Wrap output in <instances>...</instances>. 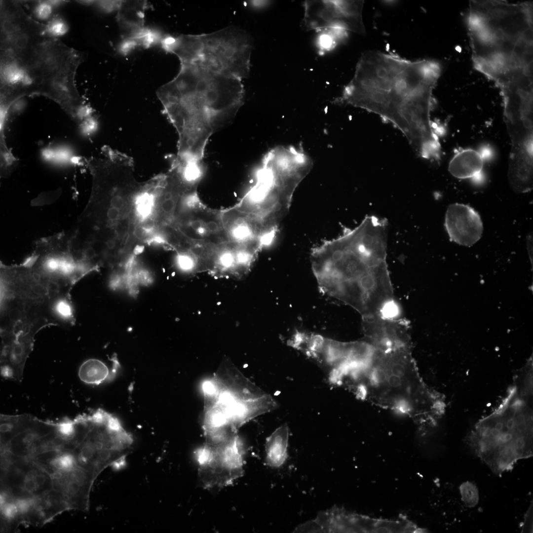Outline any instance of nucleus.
I'll return each mask as SVG.
<instances>
[{"label": "nucleus", "instance_id": "obj_1", "mask_svg": "<svg viewBox=\"0 0 533 533\" xmlns=\"http://www.w3.org/2000/svg\"><path fill=\"white\" fill-rule=\"evenodd\" d=\"M439 62L410 61L392 54H362L353 77L335 104H346L379 115L404 134L418 154L439 160V128L431 119Z\"/></svg>", "mask_w": 533, "mask_h": 533}, {"label": "nucleus", "instance_id": "obj_2", "mask_svg": "<svg viewBox=\"0 0 533 533\" xmlns=\"http://www.w3.org/2000/svg\"><path fill=\"white\" fill-rule=\"evenodd\" d=\"M387 224L366 217L352 229L312 250L313 272L321 291L362 317L381 315L394 302L386 261Z\"/></svg>", "mask_w": 533, "mask_h": 533}, {"label": "nucleus", "instance_id": "obj_3", "mask_svg": "<svg viewBox=\"0 0 533 533\" xmlns=\"http://www.w3.org/2000/svg\"><path fill=\"white\" fill-rule=\"evenodd\" d=\"M533 6L471 0L468 34L475 70L499 88L502 101L533 98Z\"/></svg>", "mask_w": 533, "mask_h": 533}, {"label": "nucleus", "instance_id": "obj_4", "mask_svg": "<svg viewBox=\"0 0 533 533\" xmlns=\"http://www.w3.org/2000/svg\"><path fill=\"white\" fill-rule=\"evenodd\" d=\"M156 94L176 130L174 158L187 165L204 166L210 137L228 123L243 103L242 79L195 63H181L180 71Z\"/></svg>", "mask_w": 533, "mask_h": 533}, {"label": "nucleus", "instance_id": "obj_5", "mask_svg": "<svg viewBox=\"0 0 533 533\" xmlns=\"http://www.w3.org/2000/svg\"><path fill=\"white\" fill-rule=\"evenodd\" d=\"M495 410L479 420L466 439L481 461L499 475L533 455V413L516 387Z\"/></svg>", "mask_w": 533, "mask_h": 533}, {"label": "nucleus", "instance_id": "obj_6", "mask_svg": "<svg viewBox=\"0 0 533 533\" xmlns=\"http://www.w3.org/2000/svg\"><path fill=\"white\" fill-rule=\"evenodd\" d=\"M362 378L366 398L403 414L418 409L429 390L419 377L409 346L383 350L374 346Z\"/></svg>", "mask_w": 533, "mask_h": 533}, {"label": "nucleus", "instance_id": "obj_7", "mask_svg": "<svg viewBox=\"0 0 533 533\" xmlns=\"http://www.w3.org/2000/svg\"><path fill=\"white\" fill-rule=\"evenodd\" d=\"M252 49L248 34L233 26L209 34H182L176 37L173 46L181 63H196L241 79L249 76Z\"/></svg>", "mask_w": 533, "mask_h": 533}, {"label": "nucleus", "instance_id": "obj_8", "mask_svg": "<svg viewBox=\"0 0 533 533\" xmlns=\"http://www.w3.org/2000/svg\"><path fill=\"white\" fill-rule=\"evenodd\" d=\"M78 464L96 478L107 467L120 469L132 445V435L115 416L102 409L80 415Z\"/></svg>", "mask_w": 533, "mask_h": 533}, {"label": "nucleus", "instance_id": "obj_9", "mask_svg": "<svg viewBox=\"0 0 533 533\" xmlns=\"http://www.w3.org/2000/svg\"><path fill=\"white\" fill-rule=\"evenodd\" d=\"M245 449L237 434L217 446L205 443L194 452L201 483L205 488H222L243 475Z\"/></svg>", "mask_w": 533, "mask_h": 533}, {"label": "nucleus", "instance_id": "obj_10", "mask_svg": "<svg viewBox=\"0 0 533 533\" xmlns=\"http://www.w3.org/2000/svg\"><path fill=\"white\" fill-rule=\"evenodd\" d=\"M53 489L50 475L33 461L0 451V491L19 499L38 496Z\"/></svg>", "mask_w": 533, "mask_h": 533}, {"label": "nucleus", "instance_id": "obj_11", "mask_svg": "<svg viewBox=\"0 0 533 533\" xmlns=\"http://www.w3.org/2000/svg\"><path fill=\"white\" fill-rule=\"evenodd\" d=\"M363 0H308L304 2L302 21L305 30L335 29L365 34L362 18Z\"/></svg>", "mask_w": 533, "mask_h": 533}, {"label": "nucleus", "instance_id": "obj_12", "mask_svg": "<svg viewBox=\"0 0 533 533\" xmlns=\"http://www.w3.org/2000/svg\"><path fill=\"white\" fill-rule=\"evenodd\" d=\"M53 488L61 494L71 510L88 511L90 494L96 478L78 464L63 472L49 475Z\"/></svg>", "mask_w": 533, "mask_h": 533}, {"label": "nucleus", "instance_id": "obj_13", "mask_svg": "<svg viewBox=\"0 0 533 533\" xmlns=\"http://www.w3.org/2000/svg\"><path fill=\"white\" fill-rule=\"evenodd\" d=\"M366 341L381 349L411 346L408 324L403 320L381 315L362 318Z\"/></svg>", "mask_w": 533, "mask_h": 533}, {"label": "nucleus", "instance_id": "obj_14", "mask_svg": "<svg viewBox=\"0 0 533 533\" xmlns=\"http://www.w3.org/2000/svg\"><path fill=\"white\" fill-rule=\"evenodd\" d=\"M445 226L451 241L471 246L481 237L483 226L479 214L469 205H450L446 211Z\"/></svg>", "mask_w": 533, "mask_h": 533}, {"label": "nucleus", "instance_id": "obj_15", "mask_svg": "<svg viewBox=\"0 0 533 533\" xmlns=\"http://www.w3.org/2000/svg\"><path fill=\"white\" fill-rule=\"evenodd\" d=\"M220 390L229 392L236 402L262 397L264 390L246 378L228 358H225L213 377Z\"/></svg>", "mask_w": 533, "mask_h": 533}, {"label": "nucleus", "instance_id": "obj_16", "mask_svg": "<svg viewBox=\"0 0 533 533\" xmlns=\"http://www.w3.org/2000/svg\"><path fill=\"white\" fill-rule=\"evenodd\" d=\"M71 510L60 493L53 489L31 499L27 511L18 520V525L41 527L57 515Z\"/></svg>", "mask_w": 533, "mask_h": 533}, {"label": "nucleus", "instance_id": "obj_17", "mask_svg": "<svg viewBox=\"0 0 533 533\" xmlns=\"http://www.w3.org/2000/svg\"><path fill=\"white\" fill-rule=\"evenodd\" d=\"M222 222L229 242L236 245L257 244L260 246L261 231L249 215L234 206L222 210Z\"/></svg>", "mask_w": 533, "mask_h": 533}, {"label": "nucleus", "instance_id": "obj_18", "mask_svg": "<svg viewBox=\"0 0 533 533\" xmlns=\"http://www.w3.org/2000/svg\"><path fill=\"white\" fill-rule=\"evenodd\" d=\"M491 151L488 147L479 150L459 149L450 160L448 170L454 177L460 179H469L475 183L484 179V166Z\"/></svg>", "mask_w": 533, "mask_h": 533}, {"label": "nucleus", "instance_id": "obj_19", "mask_svg": "<svg viewBox=\"0 0 533 533\" xmlns=\"http://www.w3.org/2000/svg\"><path fill=\"white\" fill-rule=\"evenodd\" d=\"M277 407V401L267 394L258 399L237 401L226 410L232 427L237 432L238 429L248 421L271 412Z\"/></svg>", "mask_w": 533, "mask_h": 533}, {"label": "nucleus", "instance_id": "obj_20", "mask_svg": "<svg viewBox=\"0 0 533 533\" xmlns=\"http://www.w3.org/2000/svg\"><path fill=\"white\" fill-rule=\"evenodd\" d=\"M207 272L217 278H240L236 262L235 245L229 241L217 244Z\"/></svg>", "mask_w": 533, "mask_h": 533}, {"label": "nucleus", "instance_id": "obj_21", "mask_svg": "<svg viewBox=\"0 0 533 533\" xmlns=\"http://www.w3.org/2000/svg\"><path fill=\"white\" fill-rule=\"evenodd\" d=\"M289 427L283 424L276 429L266 441L265 450L266 464L272 467L283 465L288 457Z\"/></svg>", "mask_w": 533, "mask_h": 533}, {"label": "nucleus", "instance_id": "obj_22", "mask_svg": "<svg viewBox=\"0 0 533 533\" xmlns=\"http://www.w3.org/2000/svg\"><path fill=\"white\" fill-rule=\"evenodd\" d=\"M148 6L145 1H121L118 6L117 19L121 27L141 31L144 25V12Z\"/></svg>", "mask_w": 533, "mask_h": 533}, {"label": "nucleus", "instance_id": "obj_23", "mask_svg": "<svg viewBox=\"0 0 533 533\" xmlns=\"http://www.w3.org/2000/svg\"><path fill=\"white\" fill-rule=\"evenodd\" d=\"M78 375L80 380L86 383L98 384L109 380L114 372L101 361L90 359L81 364Z\"/></svg>", "mask_w": 533, "mask_h": 533}, {"label": "nucleus", "instance_id": "obj_24", "mask_svg": "<svg viewBox=\"0 0 533 533\" xmlns=\"http://www.w3.org/2000/svg\"><path fill=\"white\" fill-rule=\"evenodd\" d=\"M69 31V25L65 19L55 14L43 25L42 34L49 38L58 39L64 36Z\"/></svg>", "mask_w": 533, "mask_h": 533}, {"label": "nucleus", "instance_id": "obj_25", "mask_svg": "<svg viewBox=\"0 0 533 533\" xmlns=\"http://www.w3.org/2000/svg\"><path fill=\"white\" fill-rule=\"evenodd\" d=\"M56 10L49 0L34 1L31 8L32 13L34 18L45 23L56 14Z\"/></svg>", "mask_w": 533, "mask_h": 533}, {"label": "nucleus", "instance_id": "obj_26", "mask_svg": "<svg viewBox=\"0 0 533 533\" xmlns=\"http://www.w3.org/2000/svg\"><path fill=\"white\" fill-rule=\"evenodd\" d=\"M461 500L468 507H475L479 499V491L476 485L470 481L462 483L459 488Z\"/></svg>", "mask_w": 533, "mask_h": 533}, {"label": "nucleus", "instance_id": "obj_27", "mask_svg": "<svg viewBox=\"0 0 533 533\" xmlns=\"http://www.w3.org/2000/svg\"><path fill=\"white\" fill-rule=\"evenodd\" d=\"M202 387L204 397V410H206L217 403L219 388L213 377L205 381Z\"/></svg>", "mask_w": 533, "mask_h": 533}, {"label": "nucleus", "instance_id": "obj_28", "mask_svg": "<svg viewBox=\"0 0 533 533\" xmlns=\"http://www.w3.org/2000/svg\"><path fill=\"white\" fill-rule=\"evenodd\" d=\"M176 263L181 270L186 272H197L195 257L188 250L177 252Z\"/></svg>", "mask_w": 533, "mask_h": 533}, {"label": "nucleus", "instance_id": "obj_29", "mask_svg": "<svg viewBox=\"0 0 533 533\" xmlns=\"http://www.w3.org/2000/svg\"><path fill=\"white\" fill-rule=\"evenodd\" d=\"M54 309L58 315L62 318L68 319L73 316L71 306L65 300L57 302Z\"/></svg>", "mask_w": 533, "mask_h": 533}, {"label": "nucleus", "instance_id": "obj_30", "mask_svg": "<svg viewBox=\"0 0 533 533\" xmlns=\"http://www.w3.org/2000/svg\"><path fill=\"white\" fill-rule=\"evenodd\" d=\"M527 249L531 260L533 257V235L530 234L528 236L527 241ZM533 259V258H532Z\"/></svg>", "mask_w": 533, "mask_h": 533}]
</instances>
